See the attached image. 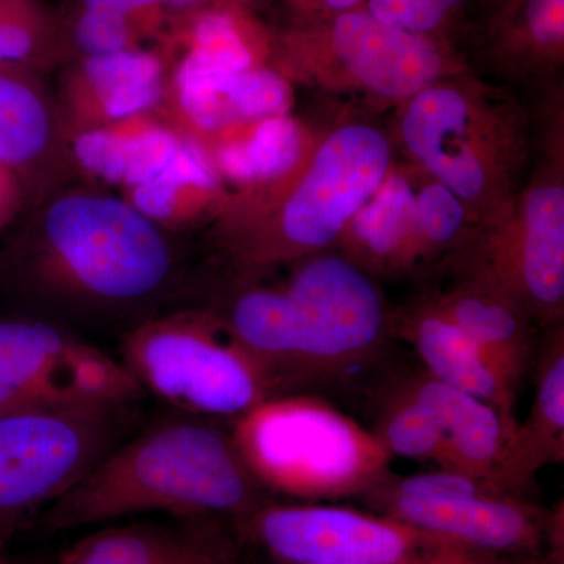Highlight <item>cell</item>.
I'll list each match as a JSON object with an SVG mask.
<instances>
[{"label":"cell","mask_w":564,"mask_h":564,"mask_svg":"<svg viewBox=\"0 0 564 564\" xmlns=\"http://www.w3.org/2000/svg\"><path fill=\"white\" fill-rule=\"evenodd\" d=\"M231 434L217 421L180 414L126 437L44 516L51 532L126 516L243 521L265 503Z\"/></svg>","instance_id":"6da1fadb"},{"label":"cell","mask_w":564,"mask_h":564,"mask_svg":"<svg viewBox=\"0 0 564 564\" xmlns=\"http://www.w3.org/2000/svg\"><path fill=\"white\" fill-rule=\"evenodd\" d=\"M20 267L52 302L120 313L152 302L172 280L174 261L159 225L131 203L73 193L47 207Z\"/></svg>","instance_id":"7a4b0ae2"},{"label":"cell","mask_w":564,"mask_h":564,"mask_svg":"<svg viewBox=\"0 0 564 564\" xmlns=\"http://www.w3.org/2000/svg\"><path fill=\"white\" fill-rule=\"evenodd\" d=\"M234 444L263 491L336 499L370 491L392 456L373 432L311 395L282 393L234 421Z\"/></svg>","instance_id":"3957f363"},{"label":"cell","mask_w":564,"mask_h":564,"mask_svg":"<svg viewBox=\"0 0 564 564\" xmlns=\"http://www.w3.org/2000/svg\"><path fill=\"white\" fill-rule=\"evenodd\" d=\"M120 361L141 391L181 414L210 421H237L274 395L267 375L217 315L141 322L126 334Z\"/></svg>","instance_id":"277c9868"},{"label":"cell","mask_w":564,"mask_h":564,"mask_svg":"<svg viewBox=\"0 0 564 564\" xmlns=\"http://www.w3.org/2000/svg\"><path fill=\"white\" fill-rule=\"evenodd\" d=\"M296 386L348 377L383 351L391 322L383 296L358 263L315 256L281 291Z\"/></svg>","instance_id":"5b68a950"},{"label":"cell","mask_w":564,"mask_h":564,"mask_svg":"<svg viewBox=\"0 0 564 564\" xmlns=\"http://www.w3.org/2000/svg\"><path fill=\"white\" fill-rule=\"evenodd\" d=\"M133 404L0 414V527L54 503L128 437Z\"/></svg>","instance_id":"8992f818"},{"label":"cell","mask_w":564,"mask_h":564,"mask_svg":"<svg viewBox=\"0 0 564 564\" xmlns=\"http://www.w3.org/2000/svg\"><path fill=\"white\" fill-rule=\"evenodd\" d=\"M366 496L388 518L481 554L541 560V549L558 536V516L451 470L403 478L388 474Z\"/></svg>","instance_id":"52a82bcc"},{"label":"cell","mask_w":564,"mask_h":564,"mask_svg":"<svg viewBox=\"0 0 564 564\" xmlns=\"http://www.w3.org/2000/svg\"><path fill=\"white\" fill-rule=\"evenodd\" d=\"M242 524L284 564H533L343 507L263 503Z\"/></svg>","instance_id":"ba28073f"},{"label":"cell","mask_w":564,"mask_h":564,"mask_svg":"<svg viewBox=\"0 0 564 564\" xmlns=\"http://www.w3.org/2000/svg\"><path fill=\"white\" fill-rule=\"evenodd\" d=\"M391 148L383 133L352 124L332 133L315 154L278 223L276 232L240 252L250 265H269L328 247L383 184Z\"/></svg>","instance_id":"9c48e42d"},{"label":"cell","mask_w":564,"mask_h":564,"mask_svg":"<svg viewBox=\"0 0 564 564\" xmlns=\"http://www.w3.org/2000/svg\"><path fill=\"white\" fill-rule=\"evenodd\" d=\"M120 359L41 321L0 322V414L33 408L135 404Z\"/></svg>","instance_id":"30bf717a"},{"label":"cell","mask_w":564,"mask_h":564,"mask_svg":"<svg viewBox=\"0 0 564 564\" xmlns=\"http://www.w3.org/2000/svg\"><path fill=\"white\" fill-rule=\"evenodd\" d=\"M484 282L530 318L556 326L564 300V191L558 184L534 187L527 195L522 223L492 245Z\"/></svg>","instance_id":"8fae6325"},{"label":"cell","mask_w":564,"mask_h":564,"mask_svg":"<svg viewBox=\"0 0 564 564\" xmlns=\"http://www.w3.org/2000/svg\"><path fill=\"white\" fill-rule=\"evenodd\" d=\"M474 111L455 88L433 87L408 104L402 133L408 151L462 202L481 198L489 166L473 141Z\"/></svg>","instance_id":"7c38bea8"},{"label":"cell","mask_w":564,"mask_h":564,"mask_svg":"<svg viewBox=\"0 0 564 564\" xmlns=\"http://www.w3.org/2000/svg\"><path fill=\"white\" fill-rule=\"evenodd\" d=\"M333 47L352 79L383 98L411 99L433 87L443 70L433 43L369 13L337 18Z\"/></svg>","instance_id":"4fadbf2b"},{"label":"cell","mask_w":564,"mask_h":564,"mask_svg":"<svg viewBox=\"0 0 564 564\" xmlns=\"http://www.w3.org/2000/svg\"><path fill=\"white\" fill-rule=\"evenodd\" d=\"M395 384L425 406L440 426L444 437L441 469L497 486V470L511 437L497 411L425 370L404 375Z\"/></svg>","instance_id":"5bb4252c"},{"label":"cell","mask_w":564,"mask_h":564,"mask_svg":"<svg viewBox=\"0 0 564 564\" xmlns=\"http://www.w3.org/2000/svg\"><path fill=\"white\" fill-rule=\"evenodd\" d=\"M534 397L525 421L505 445L497 486L522 496L551 464L564 462V336L562 325L538 344L532 372Z\"/></svg>","instance_id":"9a60e30c"},{"label":"cell","mask_w":564,"mask_h":564,"mask_svg":"<svg viewBox=\"0 0 564 564\" xmlns=\"http://www.w3.org/2000/svg\"><path fill=\"white\" fill-rule=\"evenodd\" d=\"M173 87L184 120L206 133L288 115L292 104L288 82L256 66L221 73L177 65Z\"/></svg>","instance_id":"2e32d148"},{"label":"cell","mask_w":564,"mask_h":564,"mask_svg":"<svg viewBox=\"0 0 564 564\" xmlns=\"http://www.w3.org/2000/svg\"><path fill=\"white\" fill-rule=\"evenodd\" d=\"M399 326L400 336L413 345L430 377L488 403L513 436L519 423L514 413L518 389L436 304L408 315Z\"/></svg>","instance_id":"e0dca14e"},{"label":"cell","mask_w":564,"mask_h":564,"mask_svg":"<svg viewBox=\"0 0 564 564\" xmlns=\"http://www.w3.org/2000/svg\"><path fill=\"white\" fill-rule=\"evenodd\" d=\"M217 522L99 530L70 545L58 564H232L236 551Z\"/></svg>","instance_id":"ac0fdd59"},{"label":"cell","mask_w":564,"mask_h":564,"mask_svg":"<svg viewBox=\"0 0 564 564\" xmlns=\"http://www.w3.org/2000/svg\"><path fill=\"white\" fill-rule=\"evenodd\" d=\"M163 76L161 57L141 47L82 57L69 82L70 102L91 122L87 129L131 120L161 101Z\"/></svg>","instance_id":"d6986e66"},{"label":"cell","mask_w":564,"mask_h":564,"mask_svg":"<svg viewBox=\"0 0 564 564\" xmlns=\"http://www.w3.org/2000/svg\"><path fill=\"white\" fill-rule=\"evenodd\" d=\"M433 303L519 391L522 380L532 372L540 344L532 321L502 293L475 280Z\"/></svg>","instance_id":"ffe728a7"},{"label":"cell","mask_w":564,"mask_h":564,"mask_svg":"<svg viewBox=\"0 0 564 564\" xmlns=\"http://www.w3.org/2000/svg\"><path fill=\"white\" fill-rule=\"evenodd\" d=\"M131 118L77 133L73 152L82 169L110 184L133 188L166 172L184 139L159 124Z\"/></svg>","instance_id":"44dd1931"},{"label":"cell","mask_w":564,"mask_h":564,"mask_svg":"<svg viewBox=\"0 0 564 564\" xmlns=\"http://www.w3.org/2000/svg\"><path fill=\"white\" fill-rule=\"evenodd\" d=\"M356 258L375 269H406L419 254L415 193L406 177L388 174L370 202L350 221Z\"/></svg>","instance_id":"7402d4cb"},{"label":"cell","mask_w":564,"mask_h":564,"mask_svg":"<svg viewBox=\"0 0 564 564\" xmlns=\"http://www.w3.org/2000/svg\"><path fill=\"white\" fill-rule=\"evenodd\" d=\"M54 143V117L24 70L0 68V163L20 177Z\"/></svg>","instance_id":"603a6c76"},{"label":"cell","mask_w":564,"mask_h":564,"mask_svg":"<svg viewBox=\"0 0 564 564\" xmlns=\"http://www.w3.org/2000/svg\"><path fill=\"white\" fill-rule=\"evenodd\" d=\"M302 147L299 124L288 115H280L254 122L248 139L221 143L212 163L217 173L242 184L273 181L295 169Z\"/></svg>","instance_id":"cb8c5ba5"},{"label":"cell","mask_w":564,"mask_h":564,"mask_svg":"<svg viewBox=\"0 0 564 564\" xmlns=\"http://www.w3.org/2000/svg\"><path fill=\"white\" fill-rule=\"evenodd\" d=\"M218 187L214 163L196 141L184 139L177 158L161 176L133 188L131 204L155 225L184 218L193 195H206Z\"/></svg>","instance_id":"d4e9b609"},{"label":"cell","mask_w":564,"mask_h":564,"mask_svg":"<svg viewBox=\"0 0 564 564\" xmlns=\"http://www.w3.org/2000/svg\"><path fill=\"white\" fill-rule=\"evenodd\" d=\"M65 43L61 25L41 0L0 2V68L24 70Z\"/></svg>","instance_id":"484cf974"},{"label":"cell","mask_w":564,"mask_h":564,"mask_svg":"<svg viewBox=\"0 0 564 564\" xmlns=\"http://www.w3.org/2000/svg\"><path fill=\"white\" fill-rule=\"evenodd\" d=\"M378 410V437L391 456L434 462L443 466L444 437L433 415L395 383Z\"/></svg>","instance_id":"4316f807"},{"label":"cell","mask_w":564,"mask_h":564,"mask_svg":"<svg viewBox=\"0 0 564 564\" xmlns=\"http://www.w3.org/2000/svg\"><path fill=\"white\" fill-rule=\"evenodd\" d=\"M187 51L180 65L191 68L239 73L252 68V54L237 29L231 14L225 11L192 13Z\"/></svg>","instance_id":"83f0119b"},{"label":"cell","mask_w":564,"mask_h":564,"mask_svg":"<svg viewBox=\"0 0 564 564\" xmlns=\"http://www.w3.org/2000/svg\"><path fill=\"white\" fill-rule=\"evenodd\" d=\"M464 218L463 202L454 192L437 181L423 187L415 195V226L421 258L454 242L462 231Z\"/></svg>","instance_id":"f1b7e54d"},{"label":"cell","mask_w":564,"mask_h":564,"mask_svg":"<svg viewBox=\"0 0 564 564\" xmlns=\"http://www.w3.org/2000/svg\"><path fill=\"white\" fill-rule=\"evenodd\" d=\"M462 0H370L369 14L375 20L422 35L441 24L448 10Z\"/></svg>","instance_id":"f546056e"},{"label":"cell","mask_w":564,"mask_h":564,"mask_svg":"<svg viewBox=\"0 0 564 564\" xmlns=\"http://www.w3.org/2000/svg\"><path fill=\"white\" fill-rule=\"evenodd\" d=\"M74 10L121 22L137 31L143 40L161 31L169 14L165 0H76Z\"/></svg>","instance_id":"4dcf8cb0"},{"label":"cell","mask_w":564,"mask_h":564,"mask_svg":"<svg viewBox=\"0 0 564 564\" xmlns=\"http://www.w3.org/2000/svg\"><path fill=\"white\" fill-rule=\"evenodd\" d=\"M530 32L544 46H558L564 39V0H529Z\"/></svg>","instance_id":"1f68e13d"},{"label":"cell","mask_w":564,"mask_h":564,"mask_svg":"<svg viewBox=\"0 0 564 564\" xmlns=\"http://www.w3.org/2000/svg\"><path fill=\"white\" fill-rule=\"evenodd\" d=\"M20 177L0 163V228L13 218L20 206Z\"/></svg>","instance_id":"d6a6232c"},{"label":"cell","mask_w":564,"mask_h":564,"mask_svg":"<svg viewBox=\"0 0 564 564\" xmlns=\"http://www.w3.org/2000/svg\"><path fill=\"white\" fill-rule=\"evenodd\" d=\"M165 2L169 11L182 17V14L196 13L207 0H165Z\"/></svg>","instance_id":"836d02e7"},{"label":"cell","mask_w":564,"mask_h":564,"mask_svg":"<svg viewBox=\"0 0 564 564\" xmlns=\"http://www.w3.org/2000/svg\"><path fill=\"white\" fill-rule=\"evenodd\" d=\"M328 3L329 9L333 10H348L355 7L359 0H325Z\"/></svg>","instance_id":"e575fe53"},{"label":"cell","mask_w":564,"mask_h":564,"mask_svg":"<svg viewBox=\"0 0 564 564\" xmlns=\"http://www.w3.org/2000/svg\"><path fill=\"white\" fill-rule=\"evenodd\" d=\"M6 534L7 530L0 527V564H10L11 562L6 552Z\"/></svg>","instance_id":"d590c367"},{"label":"cell","mask_w":564,"mask_h":564,"mask_svg":"<svg viewBox=\"0 0 564 564\" xmlns=\"http://www.w3.org/2000/svg\"><path fill=\"white\" fill-rule=\"evenodd\" d=\"M10 564H35V563H17V562H10Z\"/></svg>","instance_id":"8d00e7d4"}]
</instances>
